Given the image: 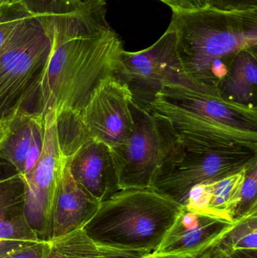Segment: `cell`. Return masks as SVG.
Returning <instances> with one entry per match:
<instances>
[{
    "label": "cell",
    "instance_id": "10",
    "mask_svg": "<svg viewBox=\"0 0 257 258\" xmlns=\"http://www.w3.org/2000/svg\"><path fill=\"white\" fill-rule=\"evenodd\" d=\"M131 103L132 95L127 84L110 78L95 89L77 116L89 138L114 148L132 131Z\"/></svg>",
    "mask_w": 257,
    "mask_h": 258
},
{
    "label": "cell",
    "instance_id": "2",
    "mask_svg": "<svg viewBox=\"0 0 257 258\" xmlns=\"http://www.w3.org/2000/svg\"><path fill=\"white\" fill-rule=\"evenodd\" d=\"M170 24L186 75L216 96H220L219 86L234 57L241 50L257 48V9L173 12Z\"/></svg>",
    "mask_w": 257,
    "mask_h": 258
},
{
    "label": "cell",
    "instance_id": "6",
    "mask_svg": "<svg viewBox=\"0 0 257 258\" xmlns=\"http://www.w3.org/2000/svg\"><path fill=\"white\" fill-rule=\"evenodd\" d=\"M180 138L179 150L160 168L150 188L182 207L194 186L237 174L257 163V150L250 147Z\"/></svg>",
    "mask_w": 257,
    "mask_h": 258
},
{
    "label": "cell",
    "instance_id": "27",
    "mask_svg": "<svg viewBox=\"0 0 257 258\" xmlns=\"http://www.w3.org/2000/svg\"><path fill=\"white\" fill-rule=\"evenodd\" d=\"M11 116L6 118L0 117V151L6 142L10 131Z\"/></svg>",
    "mask_w": 257,
    "mask_h": 258
},
{
    "label": "cell",
    "instance_id": "24",
    "mask_svg": "<svg viewBox=\"0 0 257 258\" xmlns=\"http://www.w3.org/2000/svg\"><path fill=\"white\" fill-rule=\"evenodd\" d=\"M173 12H192L208 8V0H160Z\"/></svg>",
    "mask_w": 257,
    "mask_h": 258
},
{
    "label": "cell",
    "instance_id": "18",
    "mask_svg": "<svg viewBox=\"0 0 257 258\" xmlns=\"http://www.w3.org/2000/svg\"><path fill=\"white\" fill-rule=\"evenodd\" d=\"M24 185L18 174L0 180V218L24 209Z\"/></svg>",
    "mask_w": 257,
    "mask_h": 258
},
{
    "label": "cell",
    "instance_id": "3",
    "mask_svg": "<svg viewBox=\"0 0 257 258\" xmlns=\"http://www.w3.org/2000/svg\"><path fill=\"white\" fill-rule=\"evenodd\" d=\"M148 110L167 119L179 135L257 150V107L167 83Z\"/></svg>",
    "mask_w": 257,
    "mask_h": 258
},
{
    "label": "cell",
    "instance_id": "9",
    "mask_svg": "<svg viewBox=\"0 0 257 258\" xmlns=\"http://www.w3.org/2000/svg\"><path fill=\"white\" fill-rule=\"evenodd\" d=\"M44 144L40 157L24 185V212L38 239L51 240L53 206L67 161L58 128L57 115L43 114Z\"/></svg>",
    "mask_w": 257,
    "mask_h": 258
},
{
    "label": "cell",
    "instance_id": "30",
    "mask_svg": "<svg viewBox=\"0 0 257 258\" xmlns=\"http://www.w3.org/2000/svg\"><path fill=\"white\" fill-rule=\"evenodd\" d=\"M204 256H205V255H204ZM205 257H206V256H205ZM207 258H208V257H207Z\"/></svg>",
    "mask_w": 257,
    "mask_h": 258
},
{
    "label": "cell",
    "instance_id": "20",
    "mask_svg": "<svg viewBox=\"0 0 257 258\" xmlns=\"http://www.w3.org/2000/svg\"><path fill=\"white\" fill-rule=\"evenodd\" d=\"M0 240L23 242L39 240L27 224L24 209L0 218Z\"/></svg>",
    "mask_w": 257,
    "mask_h": 258
},
{
    "label": "cell",
    "instance_id": "4",
    "mask_svg": "<svg viewBox=\"0 0 257 258\" xmlns=\"http://www.w3.org/2000/svg\"><path fill=\"white\" fill-rule=\"evenodd\" d=\"M182 208L151 188L122 189L100 204L82 230L98 245L152 254Z\"/></svg>",
    "mask_w": 257,
    "mask_h": 258
},
{
    "label": "cell",
    "instance_id": "26",
    "mask_svg": "<svg viewBox=\"0 0 257 258\" xmlns=\"http://www.w3.org/2000/svg\"><path fill=\"white\" fill-rule=\"evenodd\" d=\"M36 242V241H35ZM32 242L23 241L0 240V258L6 257L15 250Z\"/></svg>",
    "mask_w": 257,
    "mask_h": 258
},
{
    "label": "cell",
    "instance_id": "25",
    "mask_svg": "<svg viewBox=\"0 0 257 258\" xmlns=\"http://www.w3.org/2000/svg\"><path fill=\"white\" fill-rule=\"evenodd\" d=\"M203 255L208 258H257V250L238 249L225 253L208 251Z\"/></svg>",
    "mask_w": 257,
    "mask_h": 258
},
{
    "label": "cell",
    "instance_id": "11",
    "mask_svg": "<svg viewBox=\"0 0 257 258\" xmlns=\"http://www.w3.org/2000/svg\"><path fill=\"white\" fill-rule=\"evenodd\" d=\"M234 224L183 207L154 253L201 257L215 246Z\"/></svg>",
    "mask_w": 257,
    "mask_h": 258
},
{
    "label": "cell",
    "instance_id": "13",
    "mask_svg": "<svg viewBox=\"0 0 257 258\" xmlns=\"http://www.w3.org/2000/svg\"><path fill=\"white\" fill-rule=\"evenodd\" d=\"M100 204L74 180L67 157L53 206L51 240L81 230L95 215Z\"/></svg>",
    "mask_w": 257,
    "mask_h": 258
},
{
    "label": "cell",
    "instance_id": "1",
    "mask_svg": "<svg viewBox=\"0 0 257 258\" xmlns=\"http://www.w3.org/2000/svg\"><path fill=\"white\" fill-rule=\"evenodd\" d=\"M124 51L105 0H55L51 51L23 104L37 96L35 112L78 114L101 83L118 79Z\"/></svg>",
    "mask_w": 257,
    "mask_h": 258
},
{
    "label": "cell",
    "instance_id": "12",
    "mask_svg": "<svg viewBox=\"0 0 257 258\" xmlns=\"http://www.w3.org/2000/svg\"><path fill=\"white\" fill-rule=\"evenodd\" d=\"M66 156L74 180L98 203L122 190L111 150L104 143L89 138Z\"/></svg>",
    "mask_w": 257,
    "mask_h": 258
},
{
    "label": "cell",
    "instance_id": "14",
    "mask_svg": "<svg viewBox=\"0 0 257 258\" xmlns=\"http://www.w3.org/2000/svg\"><path fill=\"white\" fill-rule=\"evenodd\" d=\"M247 170L194 186L189 194L184 208L232 222L231 215L239 200Z\"/></svg>",
    "mask_w": 257,
    "mask_h": 258
},
{
    "label": "cell",
    "instance_id": "23",
    "mask_svg": "<svg viewBox=\"0 0 257 258\" xmlns=\"http://www.w3.org/2000/svg\"><path fill=\"white\" fill-rule=\"evenodd\" d=\"M46 245L45 241L30 242L3 258H45Z\"/></svg>",
    "mask_w": 257,
    "mask_h": 258
},
{
    "label": "cell",
    "instance_id": "5",
    "mask_svg": "<svg viewBox=\"0 0 257 258\" xmlns=\"http://www.w3.org/2000/svg\"><path fill=\"white\" fill-rule=\"evenodd\" d=\"M55 0H32L30 11L0 51V117L21 110L52 45Z\"/></svg>",
    "mask_w": 257,
    "mask_h": 258
},
{
    "label": "cell",
    "instance_id": "19",
    "mask_svg": "<svg viewBox=\"0 0 257 258\" xmlns=\"http://www.w3.org/2000/svg\"><path fill=\"white\" fill-rule=\"evenodd\" d=\"M254 212H257V163L246 171L239 200L231 215V221L235 222Z\"/></svg>",
    "mask_w": 257,
    "mask_h": 258
},
{
    "label": "cell",
    "instance_id": "7",
    "mask_svg": "<svg viewBox=\"0 0 257 258\" xmlns=\"http://www.w3.org/2000/svg\"><path fill=\"white\" fill-rule=\"evenodd\" d=\"M134 125L128 138L110 149L121 189H146L160 168L179 150L180 135L170 122L131 104Z\"/></svg>",
    "mask_w": 257,
    "mask_h": 258
},
{
    "label": "cell",
    "instance_id": "21",
    "mask_svg": "<svg viewBox=\"0 0 257 258\" xmlns=\"http://www.w3.org/2000/svg\"><path fill=\"white\" fill-rule=\"evenodd\" d=\"M44 144V116H41L39 120L35 125L33 131V141L30 146V150L27 154L26 159L25 165H24V173L22 175H18L21 180H25L31 174L33 168L36 166L41 153H42V147Z\"/></svg>",
    "mask_w": 257,
    "mask_h": 258
},
{
    "label": "cell",
    "instance_id": "16",
    "mask_svg": "<svg viewBox=\"0 0 257 258\" xmlns=\"http://www.w3.org/2000/svg\"><path fill=\"white\" fill-rule=\"evenodd\" d=\"M42 114L24 110L11 114L10 131L0 151V158L15 167L22 175L27 154L33 141L35 125Z\"/></svg>",
    "mask_w": 257,
    "mask_h": 258
},
{
    "label": "cell",
    "instance_id": "17",
    "mask_svg": "<svg viewBox=\"0 0 257 258\" xmlns=\"http://www.w3.org/2000/svg\"><path fill=\"white\" fill-rule=\"evenodd\" d=\"M238 249L257 250V212L235 221L233 227L208 251L225 253Z\"/></svg>",
    "mask_w": 257,
    "mask_h": 258
},
{
    "label": "cell",
    "instance_id": "8",
    "mask_svg": "<svg viewBox=\"0 0 257 258\" xmlns=\"http://www.w3.org/2000/svg\"><path fill=\"white\" fill-rule=\"evenodd\" d=\"M118 80L129 88L133 104L146 110L164 83H176L208 94L186 75L178 54L176 32L170 24L149 48L135 52L124 51Z\"/></svg>",
    "mask_w": 257,
    "mask_h": 258
},
{
    "label": "cell",
    "instance_id": "29",
    "mask_svg": "<svg viewBox=\"0 0 257 258\" xmlns=\"http://www.w3.org/2000/svg\"><path fill=\"white\" fill-rule=\"evenodd\" d=\"M98 1H104V0H98Z\"/></svg>",
    "mask_w": 257,
    "mask_h": 258
},
{
    "label": "cell",
    "instance_id": "28",
    "mask_svg": "<svg viewBox=\"0 0 257 258\" xmlns=\"http://www.w3.org/2000/svg\"><path fill=\"white\" fill-rule=\"evenodd\" d=\"M141 258H195L191 256L176 255V254H159L152 253V254H146Z\"/></svg>",
    "mask_w": 257,
    "mask_h": 258
},
{
    "label": "cell",
    "instance_id": "15",
    "mask_svg": "<svg viewBox=\"0 0 257 258\" xmlns=\"http://www.w3.org/2000/svg\"><path fill=\"white\" fill-rule=\"evenodd\" d=\"M257 48L241 50L234 57L219 94L223 99L257 107Z\"/></svg>",
    "mask_w": 257,
    "mask_h": 258
},
{
    "label": "cell",
    "instance_id": "22",
    "mask_svg": "<svg viewBox=\"0 0 257 258\" xmlns=\"http://www.w3.org/2000/svg\"><path fill=\"white\" fill-rule=\"evenodd\" d=\"M208 7L223 12L257 9V0H208Z\"/></svg>",
    "mask_w": 257,
    "mask_h": 258
}]
</instances>
